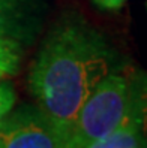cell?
<instances>
[{"label": "cell", "instance_id": "7", "mask_svg": "<svg viewBox=\"0 0 147 148\" xmlns=\"http://www.w3.org/2000/svg\"><path fill=\"white\" fill-rule=\"evenodd\" d=\"M17 93L11 82H0V123L14 109Z\"/></svg>", "mask_w": 147, "mask_h": 148}, {"label": "cell", "instance_id": "4", "mask_svg": "<svg viewBox=\"0 0 147 148\" xmlns=\"http://www.w3.org/2000/svg\"><path fill=\"white\" fill-rule=\"evenodd\" d=\"M36 32V14L26 0H0V36L26 42Z\"/></svg>", "mask_w": 147, "mask_h": 148}, {"label": "cell", "instance_id": "1", "mask_svg": "<svg viewBox=\"0 0 147 148\" xmlns=\"http://www.w3.org/2000/svg\"><path fill=\"white\" fill-rule=\"evenodd\" d=\"M116 66V54L104 34L78 14L63 15L47 34L29 85L66 142L83 103Z\"/></svg>", "mask_w": 147, "mask_h": 148}, {"label": "cell", "instance_id": "2", "mask_svg": "<svg viewBox=\"0 0 147 148\" xmlns=\"http://www.w3.org/2000/svg\"><path fill=\"white\" fill-rule=\"evenodd\" d=\"M135 97V72L108 73L80 108L69 135L68 148H87L123 123L132 121Z\"/></svg>", "mask_w": 147, "mask_h": 148}, {"label": "cell", "instance_id": "10", "mask_svg": "<svg viewBox=\"0 0 147 148\" xmlns=\"http://www.w3.org/2000/svg\"><path fill=\"white\" fill-rule=\"evenodd\" d=\"M144 148H147V145H146V147H144Z\"/></svg>", "mask_w": 147, "mask_h": 148}, {"label": "cell", "instance_id": "8", "mask_svg": "<svg viewBox=\"0 0 147 148\" xmlns=\"http://www.w3.org/2000/svg\"><path fill=\"white\" fill-rule=\"evenodd\" d=\"M93 2L104 9H117V8L123 6L126 0H93Z\"/></svg>", "mask_w": 147, "mask_h": 148}, {"label": "cell", "instance_id": "6", "mask_svg": "<svg viewBox=\"0 0 147 148\" xmlns=\"http://www.w3.org/2000/svg\"><path fill=\"white\" fill-rule=\"evenodd\" d=\"M21 58V43L9 38L0 36V71L14 75L18 71Z\"/></svg>", "mask_w": 147, "mask_h": 148}, {"label": "cell", "instance_id": "5", "mask_svg": "<svg viewBox=\"0 0 147 148\" xmlns=\"http://www.w3.org/2000/svg\"><path fill=\"white\" fill-rule=\"evenodd\" d=\"M143 126L137 121H126L114 132L90 144L87 148H144Z\"/></svg>", "mask_w": 147, "mask_h": 148}, {"label": "cell", "instance_id": "9", "mask_svg": "<svg viewBox=\"0 0 147 148\" xmlns=\"http://www.w3.org/2000/svg\"><path fill=\"white\" fill-rule=\"evenodd\" d=\"M3 76H6V73H5L3 71H0V79H2V78H3Z\"/></svg>", "mask_w": 147, "mask_h": 148}, {"label": "cell", "instance_id": "3", "mask_svg": "<svg viewBox=\"0 0 147 148\" xmlns=\"http://www.w3.org/2000/svg\"><path fill=\"white\" fill-rule=\"evenodd\" d=\"M0 148H68V142L39 106L23 105L0 123Z\"/></svg>", "mask_w": 147, "mask_h": 148}]
</instances>
